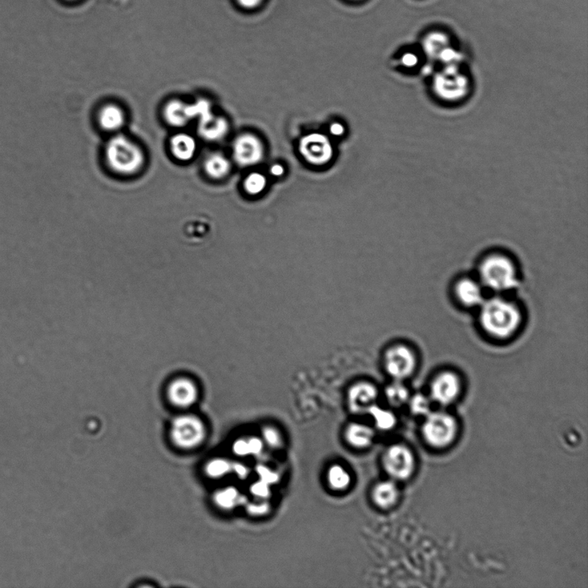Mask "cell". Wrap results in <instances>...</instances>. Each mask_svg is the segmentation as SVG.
I'll return each instance as SVG.
<instances>
[{
    "label": "cell",
    "instance_id": "ab89813d",
    "mask_svg": "<svg viewBox=\"0 0 588 588\" xmlns=\"http://www.w3.org/2000/svg\"><path fill=\"white\" fill-rule=\"evenodd\" d=\"M70 1H74V0H70Z\"/></svg>",
    "mask_w": 588,
    "mask_h": 588
},
{
    "label": "cell",
    "instance_id": "5b68a950",
    "mask_svg": "<svg viewBox=\"0 0 588 588\" xmlns=\"http://www.w3.org/2000/svg\"><path fill=\"white\" fill-rule=\"evenodd\" d=\"M457 432L456 421L449 414H431L426 420L423 433L431 445L444 447L453 440Z\"/></svg>",
    "mask_w": 588,
    "mask_h": 588
},
{
    "label": "cell",
    "instance_id": "484cf974",
    "mask_svg": "<svg viewBox=\"0 0 588 588\" xmlns=\"http://www.w3.org/2000/svg\"><path fill=\"white\" fill-rule=\"evenodd\" d=\"M267 179L265 176L260 172H253L244 180V190L249 195L256 196L260 194L267 187Z\"/></svg>",
    "mask_w": 588,
    "mask_h": 588
},
{
    "label": "cell",
    "instance_id": "7402d4cb",
    "mask_svg": "<svg viewBox=\"0 0 588 588\" xmlns=\"http://www.w3.org/2000/svg\"><path fill=\"white\" fill-rule=\"evenodd\" d=\"M327 482L330 489L336 492H344L352 485L351 473L341 465H333L327 472Z\"/></svg>",
    "mask_w": 588,
    "mask_h": 588
},
{
    "label": "cell",
    "instance_id": "8992f818",
    "mask_svg": "<svg viewBox=\"0 0 588 588\" xmlns=\"http://www.w3.org/2000/svg\"><path fill=\"white\" fill-rule=\"evenodd\" d=\"M382 462L386 473L394 480L408 479L414 469L413 454L402 445H393L387 448Z\"/></svg>",
    "mask_w": 588,
    "mask_h": 588
},
{
    "label": "cell",
    "instance_id": "3957f363",
    "mask_svg": "<svg viewBox=\"0 0 588 588\" xmlns=\"http://www.w3.org/2000/svg\"><path fill=\"white\" fill-rule=\"evenodd\" d=\"M479 274L483 285L495 292L514 291L519 286L517 270L506 256L494 255L486 257Z\"/></svg>",
    "mask_w": 588,
    "mask_h": 588
},
{
    "label": "cell",
    "instance_id": "2e32d148",
    "mask_svg": "<svg viewBox=\"0 0 588 588\" xmlns=\"http://www.w3.org/2000/svg\"><path fill=\"white\" fill-rule=\"evenodd\" d=\"M456 295L459 301L467 307H480L485 301L481 284L469 279L458 282Z\"/></svg>",
    "mask_w": 588,
    "mask_h": 588
},
{
    "label": "cell",
    "instance_id": "30bf717a",
    "mask_svg": "<svg viewBox=\"0 0 588 588\" xmlns=\"http://www.w3.org/2000/svg\"><path fill=\"white\" fill-rule=\"evenodd\" d=\"M460 389L461 382L457 375L445 372L435 377L431 386V394L435 401L447 405L457 397Z\"/></svg>",
    "mask_w": 588,
    "mask_h": 588
},
{
    "label": "cell",
    "instance_id": "e575fe53",
    "mask_svg": "<svg viewBox=\"0 0 588 588\" xmlns=\"http://www.w3.org/2000/svg\"><path fill=\"white\" fill-rule=\"evenodd\" d=\"M238 5L245 10H255L259 8L265 0H236Z\"/></svg>",
    "mask_w": 588,
    "mask_h": 588
},
{
    "label": "cell",
    "instance_id": "7a4b0ae2",
    "mask_svg": "<svg viewBox=\"0 0 588 588\" xmlns=\"http://www.w3.org/2000/svg\"><path fill=\"white\" fill-rule=\"evenodd\" d=\"M106 158L112 170L122 175L135 174L145 164L142 148L127 136L121 135L109 140L106 147Z\"/></svg>",
    "mask_w": 588,
    "mask_h": 588
},
{
    "label": "cell",
    "instance_id": "4316f807",
    "mask_svg": "<svg viewBox=\"0 0 588 588\" xmlns=\"http://www.w3.org/2000/svg\"><path fill=\"white\" fill-rule=\"evenodd\" d=\"M233 462L225 458L213 459L206 466V473L213 478H221L231 473Z\"/></svg>",
    "mask_w": 588,
    "mask_h": 588
},
{
    "label": "cell",
    "instance_id": "d4e9b609",
    "mask_svg": "<svg viewBox=\"0 0 588 588\" xmlns=\"http://www.w3.org/2000/svg\"><path fill=\"white\" fill-rule=\"evenodd\" d=\"M261 438L265 445L273 450H279L284 446L283 434L279 429L273 426H265L261 431Z\"/></svg>",
    "mask_w": 588,
    "mask_h": 588
},
{
    "label": "cell",
    "instance_id": "9c48e42d",
    "mask_svg": "<svg viewBox=\"0 0 588 588\" xmlns=\"http://www.w3.org/2000/svg\"><path fill=\"white\" fill-rule=\"evenodd\" d=\"M417 360L414 352L406 345H396L386 355V369L394 379L401 381L413 375Z\"/></svg>",
    "mask_w": 588,
    "mask_h": 588
},
{
    "label": "cell",
    "instance_id": "f35d334b",
    "mask_svg": "<svg viewBox=\"0 0 588 588\" xmlns=\"http://www.w3.org/2000/svg\"><path fill=\"white\" fill-rule=\"evenodd\" d=\"M352 1H360V0H352Z\"/></svg>",
    "mask_w": 588,
    "mask_h": 588
},
{
    "label": "cell",
    "instance_id": "4dcf8cb0",
    "mask_svg": "<svg viewBox=\"0 0 588 588\" xmlns=\"http://www.w3.org/2000/svg\"><path fill=\"white\" fill-rule=\"evenodd\" d=\"M272 486L260 480L252 483L249 492L255 499H268L272 497Z\"/></svg>",
    "mask_w": 588,
    "mask_h": 588
},
{
    "label": "cell",
    "instance_id": "ac0fdd59",
    "mask_svg": "<svg viewBox=\"0 0 588 588\" xmlns=\"http://www.w3.org/2000/svg\"><path fill=\"white\" fill-rule=\"evenodd\" d=\"M99 123L103 130L118 131L125 123V114L123 109L114 104L104 106L99 112Z\"/></svg>",
    "mask_w": 588,
    "mask_h": 588
},
{
    "label": "cell",
    "instance_id": "74e56055",
    "mask_svg": "<svg viewBox=\"0 0 588 588\" xmlns=\"http://www.w3.org/2000/svg\"><path fill=\"white\" fill-rule=\"evenodd\" d=\"M270 172L272 173V175L275 177H281L284 174L285 169L282 165L280 164H275L270 169Z\"/></svg>",
    "mask_w": 588,
    "mask_h": 588
},
{
    "label": "cell",
    "instance_id": "f546056e",
    "mask_svg": "<svg viewBox=\"0 0 588 588\" xmlns=\"http://www.w3.org/2000/svg\"><path fill=\"white\" fill-rule=\"evenodd\" d=\"M255 471L260 480L267 483L269 485L277 484L280 480L279 473L267 465H259L256 467Z\"/></svg>",
    "mask_w": 588,
    "mask_h": 588
},
{
    "label": "cell",
    "instance_id": "d6986e66",
    "mask_svg": "<svg viewBox=\"0 0 588 588\" xmlns=\"http://www.w3.org/2000/svg\"><path fill=\"white\" fill-rule=\"evenodd\" d=\"M172 154L180 161L191 160L196 151V140L190 135L180 133L172 137L170 140Z\"/></svg>",
    "mask_w": 588,
    "mask_h": 588
},
{
    "label": "cell",
    "instance_id": "8d00e7d4",
    "mask_svg": "<svg viewBox=\"0 0 588 588\" xmlns=\"http://www.w3.org/2000/svg\"><path fill=\"white\" fill-rule=\"evenodd\" d=\"M330 133L334 136L340 137L345 134V128L343 124L340 123H333L329 128Z\"/></svg>",
    "mask_w": 588,
    "mask_h": 588
},
{
    "label": "cell",
    "instance_id": "ffe728a7",
    "mask_svg": "<svg viewBox=\"0 0 588 588\" xmlns=\"http://www.w3.org/2000/svg\"><path fill=\"white\" fill-rule=\"evenodd\" d=\"M204 171L209 178L223 179L226 178L231 171V161L219 152H212L207 156L204 164Z\"/></svg>",
    "mask_w": 588,
    "mask_h": 588
},
{
    "label": "cell",
    "instance_id": "277c9868",
    "mask_svg": "<svg viewBox=\"0 0 588 588\" xmlns=\"http://www.w3.org/2000/svg\"><path fill=\"white\" fill-rule=\"evenodd\" d=\"M171 435L176 445L183 449H192L203 443L206 429L199 418L184 416L172 422Z\"/></svg>",
    "mask_w": 588,
    "mask_h": 588
},
{
    "label": "cell",
    "instance_id": "f1b7e54d",
    "mask_svg": "<svg viewBox=\"0 0 588 588\" xmlns=\"http://www.w3.org/2000/svg\"><path fill=\"white\" fill-rule=\"evenodd\" d=\"M245 506L248 514L253 517L265 516L271 511V506H270L268 499H255V501H248Z\"/></svg>",
    "mask_w": 588,
    "mask_h": 588
},
{
    "label": "cell",
    "instance_id": "8fae6325",
    "mask_svg": "<svg viewBox=\"0 0 588 588\" xmlns=\"http://www.w3.org/2000/svg\"><path fill=\"white\" fill-rule=\"evenodd\" d=\"M167 396L173 405L188 408L195 404L199 389L192 380L187 377H179L168 385Z\"/></svg>",
    "mask_w": 588,
    "mask_h": 588
},
{
    "label": "cell",
    "instance_id": "83f0119b",
    "mask_svg": "<svg viewBox=\"0 0 588 588\" xmlns=\"http://www.w3.org/2000/svg\"><path fill=\"white\" fill-rule=\"evenodd\" d=\"M386 397L390 404L399 406L404 404L409 400V394L404 385H402L400 382H396V384L390 385L386 389Z\"/></svg>",
    "mask_w": 588,
    "mask_h": 588
},
{
    "label": "cell",
    "instance_id": "e0dca14e",
    "mask_svg": "<svg viewBox=\"0 0 588 588\" xmlns=\"http://www.w3.org/2000/svg\"><path fill=\"white\" fill-rule=\"evenodd\" d=\"M372 499L381 509H389L396 505L399 497L397 487L392 481L379 482L372 487Z\"/></svg>",
    "mask_w": 588,
    "mask_h": 588
},
{
    "label": "cell",
    "instance_id": "603a6c76",
    "mask_svg": "<svg viewBox=\"0 0 588 588\" xmlns=\"http://www.w3.org/2000/svg\"><path fill=\"white\" fill-rule=\"evenodd\" d=\"M367 414L373 418L375 426L378 430L389 431L396 424V418L393 413L374 404L368 409Z\"/></svg>",
    "mask_w": 588,
    "mask_h": 588
},
{
    "label": "cell",
    "instance_id": "7c38bea8",
    "mask_svg": "<svg viewBox=\"0 0 588 588\" xmlns=\"http://www.w3.org/2000/svg\"><path fill=\"white\" fill-rule=\"evenodd\" d=\"M229 124L223 116H216L211 112L199 119V133L204 140L209 142H218L228 135Z\"/></svg>",
    "mask_w": 588,
    "mask_h": 588
},
{
    "label": "cell",
    "instance_id": "d6a6232c",
    "mask_svg": "<svg viewBox=\"0 0 588 588\" xmlns=\"http://www.w3.org/2000/svg\"><path fill=\"white\" fill-rule=\"evenodd\" d=\"M233 453L238 457H252L251 445H250L249 437L238 438L233 442Z\"/></svg>",
    "mask_w": 588,
    "mask_h": 588
},
{
    "label": "cell",
    "instance_id": "52a82bcc",
    "mask_svg": "<svg viewBox=\"0 0 588 588\" xmlns=\"http://www.w3.org/2000/svg\"><path fill=\"white\" fill-rule=\"evenodd\" d=\"M299 151L304 159L313 166H325L332 160L333 148L328 136L313 133L303 137Z\"/></svg>",
    "mask_w": 588,
    "mask_h": 588
},
{
    "label": "cell",
    "instance_id": "44dd1931",
    "mask_svg": "<svg viewBox=\"0 0 588 588\" xmlns=\"http://www.w3.org/2000/svg\"><path fill=\"white\" fill-rule=\"evenodd\" d=\"M215 502L217 506L224 510H232L240 506L245 505L248 498L235 487H228L217 491L215 494Z\"/></svg>",
    "mask_w": 588,
    "mask_h": 588
},
{
    "label": "cell",
    "instance_id": "ba28073f",
    "mask_svg": "<svg viewBox=\"0 0 588 588\" xmlns=\"http://www.w3.org/2000/svg\"><path fill=\"white\" fill-rule=\"evenodd\" d=\"M233 160L243 167L255 166L265 156V145L260 137L245 133L237 137L233 144Z\"/></svg>",
    "mask_w": 588,
    "mask_h": 588
},
{
    "label": "cell",
    "instance_id": "5bb4252c",
    "mask_svg": "<svg viewBox=\"0 0 588 588\" xmlns=\"http://www.w3.org/2000/svg\"><path fill=\"white\" fill-rule=\"evenodd\" d=\"M377 392L375 387L360 384L350 390L348 396L349 409L353 414H367L368 409L376 401Z\"/></svg>",
    "mask_w": 588,
    "mask_h": 588
},
{
    "label": "cell",
    "instance_id": "4fadbf2b",
    "mask_svg": "<svg viewBox=\"0 0 588 588\" xmlns=\"http://www.w3.org/2000/svg\"><path fill=\"white\" fill-rule=\"evenodd\" d=\"M374 428L362 423L352 422L346 426L344 438L348 445L354 449L365 450L373 445L375 440Z\"/></svg>",
    "mask_w": 588,
    "mask_h": 588
},
{
    "label": "cell",
    "instance_id": "d590c367",
    "mask_svg": "<svg viewBox=\"0 0 588 588\" xmlns=\"http://www.w3.org/2000/svg\"><path fill=\"white\" fill-rule=\"evenodd\" d=\"M401 62L406 67H412L416 65L418 58L414 53H406L402 55Z\"/></svg>",
    "mask_w": 588,
    "mask_h": 588
},
{
    "label": "cell",
    "instance_id": "cb8c5ba5",
    "mask_svg": "<svg viewBox=\"0 0 588 588\" xmlns=\"http://www.w3.org/2000/svg\"><path fill=\"white\" fill-rule=\"evenodd\" d=\"M424 48L431 55H440L449 48V38L442 32H433L425 38Z\"/></svg>",
    "mask_w": 588,
    "mask_h": 588
},
{
    "label": "cell",
    "instance_id": "836d02e7",
    "mask_svg": "<svg viewBox=\"0 0 588 588\" xmlns=\"http://www.w3.org/2000/svg\"><path fill=\"white\" fill-rule=\"evenodd\" d=\"M232 472L235 473L240 480H245L251 473V470L241 462H233Z\"/></svg>",
    "mask_w": 588,
    "mask_h": 588
},
{
    "label": "cell",
    "instance_id": "9a60e30c",
    "mask_svg": "<svg viewBox=\"0 0 588 588\" xmlns=\"http://www.w3.org/2000/svg\"><path fill=\"white\" fill-rule=\"evenodd\" d=\"M163 116L170 126L181 128L185 126L193 116L192 104H187L181 100L172 99L164 107Z\"/></svg>",
    "mask_w": 588,
    "mask_h": 588
},
{
    "label": "cell",
    "instance_id": "6da1fadb",
    "mask_svg": "<svg viewBox=\"0 0 588 588\" xmlns=\"http://www.w3.org/2000/svg\"><path fill=\"white\" fill-rule=\"evenodd\" d=\"M480 321L491 336L506 339L517 331L521 323V313L516 305L501 297L485 300L481 306Z\"/></svg>",
    "mask_w": 588,
    "mask_h": 588
},
{
    "label": "cell",
    "instance_id": "1f68e13d",
    "mask_svg": "<svg viewBox=\"0 0 588 588\" xmlns=\"http://www.w3.org/2000/svg\"><path fill=\"white\" fill-rule=\"evenodd\" d=\"M411 410L416 414H428L430 411V401L423 394H418L410 401Z\"/></svg>",
    "mask_w": 588,
    "mask_h": 588
}]
</instances>
